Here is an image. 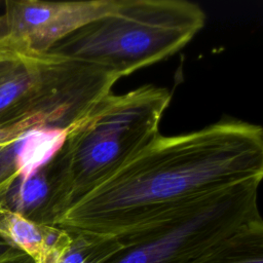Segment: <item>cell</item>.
<instances>
[{
    "instance_id": "1",
    "label": "cell",
    "mask_w": 263,
    "mask_h": 263,
    "mask_svg": "<svg viewBox=\"0 0 263 263\" xmlns=\"http://www.w3.org/2000/svg\"><path fill=\"white\" fill-rule=\"evenodd\" d=\"M262 176V127L227 117L195 132L158 135L75 201L57 226L117 236Z\"/></svg>"
},
{
    "instance_id": "2",
    "label": "cell",
    "mask_w": 263,
    "mask_h": 263,
    "mask_svg": "<svg viewBox=\"0 0 263 263\" xmlns=\"http://www.w3.org/2000/svg\"><path fill=\"white\" fill-rule=\"evenodd\" d=\"M171 99V91L152 84L122 95L111 91L68 128L63 146L45 166L50 184L49 225L57 226L75 201L159 135Z\"/></svg>"
},
{
    "instance_id": "3",
    "label": "cell",
    "mask_w": 263,
    "mask_h": 263,
    "mask_svg": "<svg viewBox=\"0 0 263 263\" xmlns=\"http://www.w3.org/2000/svg\"><path fill=\"white\" fill-rule=\"evenodd\" d=\"M205 13L185 0H115L102 16L58 41L48 52L102 68L118 79L182 49Z\"/></svg>"
},
{
    "instance_id": "4",
    "label": "cell",
    "mask_w": 263,
    "mask_h": 263,
    "mask_svg": "<svg viewBox=\"0 0 263 263\" xmlns=\"http://www.w3.org/2000/svg\"><path fill=\"white\" fill-rule=\"evenodd\" d=\"M252 181L199 198L162 219L117 235L122 247L103 263H193L261 220Z\"/></svg>"
},
{
    "instance_id": "5",
    "label": "cell",
    "mask_w": 263,
    "mask_h": 263,
    "mask_svg": "<svg viewBox=\"0 0 263 263\" xmlns=\"http://www.w3.org/2000/svg\"><path fill=\"white\" fill-rule=\"evenodd\" d=\"M115 0L47 2L6 1L3 15L4 42L23 53H46L61 39L102 16Z\"/></svg>"
},
{
    "instance_id": "6",
    "label": "cell",
    "mask_w": 263,
    "mask_h": 263,
    "mask_svg": "<svg viewBox=\"0 0 263 263\" xmlns=\"http://www.w3.org/2000/svg\"><path fill=\"white\" fill-rule=\"evenodd\" d=\"M0 234L36 263H52L70 241V232L59 226L34 222L0 202Z\"/></svg>"
},
{
    "instance_id": "7",
    "label": "cell",
    "mask_w": 263,
    "mask_h": 263,
    "mask_svg": "<svg viewBox=\"0 0 263 263\" xmlns=\"http://www.w3.org/2000/svg\"><path fill=\"white\" fill-rule=\"evenodd\" d=\"M193 263H263V222L258 220Z\"/></svg>"
},
{
    "instance_id": "8",
    "label": "cell",
    "mask_w": 263,
    "mask_h": 263,
    "mask_svg": "<svg viewBox=\"0 0 263 263\" xmlns=\"http://www.w3.org/2000/svg\"><path fill=\"white\" fill-rule=\"evenodd\" d=\"M68 231L70 241L52 263H103L122 247L116 235L85 230Z\"/></svg>"
},
{
    "instance_id": "9",
    "label": "cell",
    "mask_w": 263,
    "mask_h": 263,
    "mask_svg": "<svg viewBox=\"0 0 263 263\" xmlns=\"http://www.w3.org/2000/svg\"><path fill=\"white\" fill-rule=\"evenodd\" d=\"M84 112L73 109H46L33 112L17 120L0 125V148L10 146L30 130L42 126L69 128Z\"/></svg>"
},
{
    "instance_id": "10",
    "label": "cell",
    "mask_w": 263,
    "mask_h": 263,
    "mask_svg": "<svg viewBox=\"0 0 263 263\" xmlns=\"http://www.w3.org/2000/svg\"><path fill=\"white\" fill-rule=\"evenodd\" d=\"M29 54H37V53H23L14 50L4 42L0 33V62L11 60V59H17V58L29 55Z\"/></svg>"
},
{
    "instance_id": "11",
    "label": "cell",
    "mask_w": 263,
    "mask_h": 263,
    "mask_svg": "<svg viewBox=\"0 0 263 263\" xmlns=\"http://www.w3.org/2000/svg\"><path fill=\"white\" fill-rule=\"evenodd\" d=\"M0 263H36L29 255L21 250L0 259Z\"/></svg>"
},
{
    "instance_id": "12",
    "label": "cell",
    "mask_w": 263,
    "mask_h": 263,
    "mask_svg": "<svg viewBox=\"0 0 263 263\" xmlns=\"http://www.w3.org/2000/svg\"><path fill=\"white\" fill-rule=\"evenodd\" d=\"M16 251H18V249L14 247L8 239H6L4 236L0 234V259Z\"/></svg>"
},
{
    "instance_id": "13",
    "label": "cell",
    "mask_w": 263,
    "mask_h": 263,
    "mask_svg": "<svg viewBox=\"0 0 263 263\" xmlns=\"http://www.w3.org/2000/svg\"><path fill=\"white\" fill-rule=\"evenodd\" d=\"M7 147H8V146H7ZM5 148H6V147H3V148H0V156H1V154H2V153H3V151H4V150H5Z\"/></svg>"
}]
</instances>
